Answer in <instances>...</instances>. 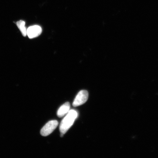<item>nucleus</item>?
<instances>
[{
    "mask_svg": "<svg viewBox=\"0 0 158 158\" xmlns=\"http://www.w3.org/2000/svg\"><path fill=\"white\" fill-rule=\"evenodd\" d=\"M42 32V28L38 25H34L27 29V35L30 39H33L39 36Z\"/></svg>",
    "mask_w": 158,
    "mask_h": 158,
    "instance_id": "nucleus-4",
    "label": "nucleus"
},
{
    "mask_svg": "<svg viewBox=\"0 0 158 158\" xmlns=\"http://www.w3.org/2000/svg\"><path fill=\"white\" fill-rule=\"evenodd\" d=\"M58 122L56 120H52L45 124L41 130V135L46 137L52 133L58 126Z\"/></svg>",
    "mask_w": 158,
    "mask_h": 158,
    "instance_id": "nucleus-2",
    "label": "nucleus"
},
{
    "mask_svg": "<svg viewBox=\"0 0 158 158\" xmlns=\"http://www.w3.org/2000/svg\"><path fill=\"white\" fill-rule=\"evenodd\" d=\"M70 105L69 102H66L61 106L57 112V115L59 118H62L68 113L70 110Z\"/></svg>",
    "mask_w": 158,
    "mask_h": 158,
    "instance_id": "nucleus-5",
    "label": "nucleus"
},
{
    "mask_svg": "<svg viewBox=\"0 0 158 158\" xmlns=\"http://www.w3.org/2000/svg\"><path fill=\"white\" fill-rule=\"evenodd\" d=\"M16 24L18 27L19 29L22 34L23 36H26L27 35V29L25 26V23L23 21L20 20L17 21Z\"/></svg>",
    "mask_w": 158,
    "mask_h": 158,
    "instance_id": "nucleus-6",
    "label": "nucleus"
},
{
    "mask_svg": "<svg viewBox=\"0 0 158 158\" xmlns=\"http://www.w3.org/2000/svg\"><path fill=\"white\" fill-rule=\"evenodd\" d=\"M88 98V93L87 91H80L77 95L73 103L74 107H77L85 103Z\"/></svg>",
    "mask_w": 158,
    "mask_h": 158,
    "instance_id": "nucleus-3",
    "label": "nucleus"
},
{
    "mask_svg": "<svg viewBox=\"0 0 158 158\" xmlns=\"http://www.w3.org/2000/svg\"><path fill=\"white\" fill-rule=\"evenodd\" d=\"M77 116L78 113L76 110H69L68 114L61 122L59 128L61 137H62L72 127Z\"/></svg>",
    "mask_w": 158,
    "mask_h": 158,
    "instance_id": "nucleus-1",
    "label": "nucleus"
}]
</instances>
